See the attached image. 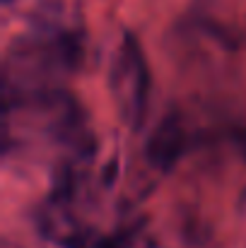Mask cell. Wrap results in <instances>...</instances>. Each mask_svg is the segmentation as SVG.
Masks as SVG:
<instances>
[{
	"instance_id": "cell-2",
	"label": "cell",
	"mask_w": 246,
	"mask_h": 248,
	"mask_svg": "<svg viewBox=\"0 0 246 248\" xmlns=\"http://www.w3.org/2000/svg\"><path fill=\"white\" fill-rule=\"evenodd\" d=\"M109 92L114 108L121 123L138 133L150 113V96H152V73L145 56L140 39L131 31L123 34L111 68H109Z\"/></svg>"
},
{
	"instance_id": "cell-4",
	"label": "cell",
	"mask_w": 246,
	"mask_h": 248,
	"mask_svg": "<svg viewBox=\"0 0 246 248\" xmlns=\"http://www.w3.org/2000/svg\"><path fill=\"white\" fill-rule=\"evenodd\" d=\"M5 248H12V246H10V244H5Z\"/></svg>"
},
{
	"instance_id": "cell-3",
	"label": "cell",
	"mask_w": 246,
	"mask_h": 248,
	"mask_svg": "<svg viewBox=\"0 0 246 248\" xmlns=\"http://www.w3.org/2000/svg\"><path fill=\"white\" fill-rule=\"evenodd\" d=\"M186 147H188V133H186L183 118L176 111H169L157 121L155 130L150 133L145 142L148 164L160 173H169L181 162Z\"/></svg>"
},
{
	"instance_id": "cell-1",
	"label": "cell",
	"mask_w": 246,
	"mask_h": 248,
	"mask_svg": "<svg viewBox=\"0 0 246 248\" xmlns=\"http://www.w3.org/2000/svg\"><path fill=\"white\" fill-rule=\"evenodd\" d=\"M87 36L78 10L63 0H44L5 56V104L58 87L84 63Z\"/></svg>"
}]
</instances>
